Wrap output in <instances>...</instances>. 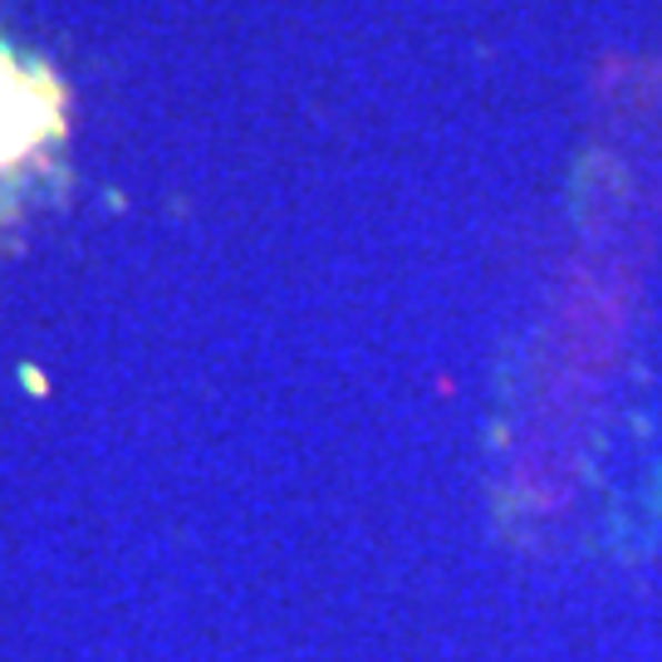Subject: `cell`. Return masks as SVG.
<instances>
[{"mask_svg":"<svg viewBox=\"0 0 662 662\" xmlns=\"http://www.w3.org/2000/svg\"><path fill=\"white\" fill-rule=\"evenodd\" d=\"M40 99H34V79L16 74V69L0 64V162L16 158L20 148L34 138L40 128Z\"/></svg>","mask_w":662,"mask_h":662,"instance_id":"cell-1","label":"cell"}]
</instances>
